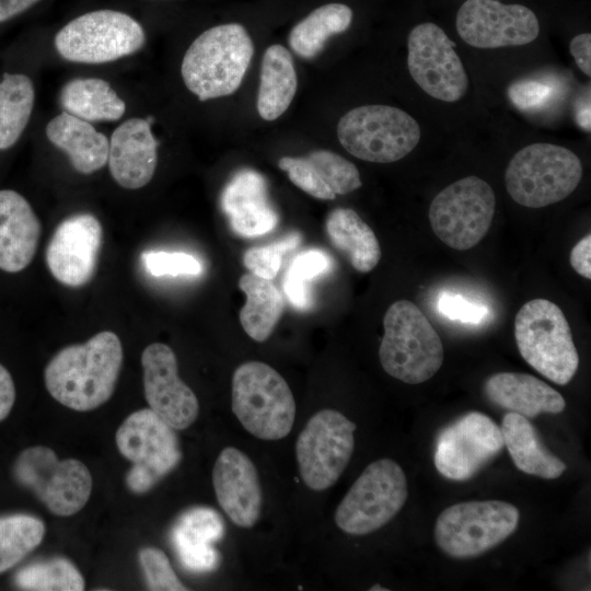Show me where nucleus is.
<instances>
[{"label":"nucleus","instance_id":"14","mask_svg":"<svg viewBox=\"0 0 591 591\" xmlns=\"http://www.w3.org/2000/svg\"><path fill=\"white\" fill-rule=\"evenodd\" d=\"M356 424L338 410L314 414L296 443L300 476L312 490L333 486L347 467L355 448Z\"/></svg>","mask_w":591,"mask_h":591},{"label":"nucleus","instance_id":"21","mask_svg":"<svg viewBox=\"0 0 591 591\" xmlns=\"http://www.w3.org/2000/svg\"><path fill=\"white\" fill-rule=\"evenodd\" d=\"M152 117L130 118L112 134L108 167L115 182L127 189L146 186L154 175L159 142L151 131Z\"/></svg>","mask_w":591,"mask_h":591},{"label":"nucleus","instance_id":"1","mask_svg":"<svg viewBox=\"0 0 591 591\" xmlns=\"http://www.w3.org/2000/svg\"><path fill=\"white\" fill-rule=\"evenodd\" d=\"M119 337L103 331L83 344L59 350L44 372L48 393L61 405L77 410H93L113 395L123 364Z\"/></svg>","mask_w":591,"mask_h":591},{"label":"nucleus","instance_id":"36","mask_svg":"<svg viewBox=\"0 0 591 591\" xmlns=\"http://www.w3.org/2000/svg\"><path fill=\"white\" fill-rule=\"evenodd\" d=\"M14 582L20 589L34 591H81L85 586L78 568L61 557L23 567L15 573Z\"/></svg>","mask_w":591,"mask_h":591},{"label":"nucleus","instance_id":"4","mask_svg":"<svg viewBox=\"0 0 591 591\" xmlns=\"http://www.w3.org/2000/svg\"><path fill=\"white\" fill-rule=\"evenodd\" d=\"M232 412L254 437L280 440L293 427L296 401L286 380L273 367L247 361L233 372Z\"/></svg>","mask_w":591,"mask_h":591},{"label":"nucleus","instance_id":"23","mask_svg":"<svg viewBox=\"0 0 591 591\" xmlns=\"http://www.w3.org/2000/svg\"><path fill=\"white\" fill-rule=\"evenodd\" d=\"M221 208L232 230L244 237H256L274 230L278 213L268 199L262 174L244 169L236 172L221 194Z\"/></svg>","mask_w":591,"mask_h":591},{"label":"nucleus","instance_id":"7","mask_svg":"<svg viewBox=\"0 0 591 591\" xmlns=\"http://www.w3.org/2000/svg\"><path fill=\"white\" fill-rule=\"evenodd\" d=\"M337 137L351 155L368 162L391 163L410 153L420 140L418 123L389 105H364L338 121Z\"/></svg>","mask_w":591,"mask_h":591},{"label":"nucleus","instance_id":"30","mask_svg":"<svg viewBox=\"0 0 591 591\" xmlns=\"http://www.w3.org/2000/svg\"><path fill=\"white\" fill-rule=\"evenodd\" d=\"M331 244L346 256L359 273H369L379 264L381 247L373 230L350 208L332 210L325 222Z\"/></svg>","mask_w":591,"mask_h":591},{"label":"nucleus","instance_id":"38","mask_svg":"<svg viewBox=\"0 0 591 591\" xmlns=\"http://www.w3.org/2000/svg\"><path fill=\"white\" fill-rule=\"evenodd\" d=\"M300 242L301 235L294 232L271 244L251 247L243 254V264L250 273L271 280L281 267L283 255L294 250Z\"/></svg>","mask_w":591,"mask_h":591},{"label":"nucleus","instance_id":"17","mask_svg":"<svg viewBox=\"0 0 591 591\" xmlns=\"http://www.w3.org/2000/svg\"><path fill=\"white\" fill-rule=\"evenodd\" d=\"M455 25L460 37L476 48L522 46L540 33L532 10L497 0H466L456 13Z\"/></svg>","mask_w":591,"mask_h":591},{"label":"nucleus","instance_id":"35","mask_svg":"<svg viewBox=\"0 0 591 591\" xmlns=\"http://www.w3.org/2000/svg\"><path fill=\"white\" fill-rule=\"evenodd\" d=\"M45 535V524L30 514L0 518V572L16 565Z\"/></svg>","mask_w":591,"mask_h":591},{"label":"nucleus","instance_id":"10","mask_svg":"<svg viewBox=\"0 0 591 591\" xmlns=\"http://www.w3.org/2000/svg\"><path fill=\"white\" fill-rule=\"evenodd\" d=\"M408 496L403 468L391 459L370 463L335 511L336 525L350 535L370 534L389 523Z\"/></svg>","mask_w":591,"mask_h":591},{"label":"nucleus","instance_id":"2","mask_svg":"<svg viewBox=\"0 0 591 591\" xmlns=\"http://www.w3.org/2000/svg\"><path fill=\"white\" fill-rule=\"evenodd\" d=\"M254 45L246 28L227 23L202 32L186 50L181 73L199 101L236 92L248 69Z\"/></svg>","mask_w":591,"mask_h":591},{"label":"nucleus","instance_id":"37","mask_svg":"<svg viewBox=\"0 0 591 591\" xmlns=\"http://www.w3.org/2000/svg\"><path fill=\"white\" fill-rule=\"evenodd\" d=\"M332 265V257L322 250L312 248L299 253L283 279V291L290 303L300 310L309 309L312 305L309 282L329 271Z\"/></svg>","mask_w":591,"mask_h":591},{"label":"nucleus","instance_id":"25","mask_svg":"<svg viewBox=\"0 0 591 591\" xmlns=\"http://www.w3.org/2000/svg\"><path fill=\"white\" fill-rule=\"evenodd\" d=\"M223 534V520L215 509L194 507L177 518L171 530V541L186 569L208 572L219 566L220 556L213 543Z\"/></svg>","mask_w":591,"mask_h":591},{"label":"nucleus","instance_id":"16","mask_svg":"<svg viewBox=\"0 0 591 591\" xmlns=\"http://www.w3.org/2000/svg\"><path fill=\"white\" fill-rule=\"evenodd\" d=\"M505 447L501 429L487 415L471 412L444 428L436 443L434 465L452 480H466Z\"/></svg>","mask_w":591,"mask_h":591},{"label":"nucleus","instance_id":"22","mask_svg":"<svg viewBox=\"0 0 591 591\" xmlns=\"http://www.w3.org/2000/svg\"><path fill=\"white\" fill-rule=\"evenodd\" d=\"M278 166L297 187L322 200H333L362 185L356 165L329 150H315L306 157H282Z\"/></svg>","mask_w":591,"mask_h":591},{"label":"nucleus","instance_id":"27","mask_svg":"<svg viewBox=\"0 0 591 591\" xmlns=\"http://www.w3.org/2000/svg\"><path fill=\"white\" fill-rule=\"evenodd\" d=\"M46 135L82 174H91L107 163L109 141L86 120L62 112L47 124Z\"/></svg>","mask_w":591,"mask_h":591},{"label":"nucleus","instance_id":"46","mask_svg":"<svg viewBox=\"0 0 591 591\" xmlns=\"http://www.w3.org/2000/svg\"><path fill=\"white\" fill-rule=\"evenodd\" d=\"M40 0H0V23L34 5Z\"/></svg>","mask_w":591,"mask_h":591},{"label":"nucleus","instance_id":"3","mask_svg":"<svg viewBox=\"0 0 591 591\" xmlns=\"http://www.w3.org/2000/svg\"><path fill=\"white\" fill-rule=\"evenodd\" d=\"M383 328L379 358L387 374L408 384H419L441 368L442 341L415 303L408 300L392 303L384 314Z\"/></svg>","mask_w":591,"mask_h":591},{"label":"nucleus","instance_id":"42","mask_svg":"<svg viewBox=\"0 0 591 591\" xmlns=\"http://www.w3.org/2000/svg\"><path fill=\"white\" fill-rule=\"evenodd\" d=\"M513 103L520 107L534 106L544 100L547 90L538 82H518L510 88Z\"/></svg>","mask_w":591,"mask_h":591},{"label":"nucleus","instance_id":"31","mask_svg":"<svg viewBox=\"0 0 591 591\" xmlns=\"http://www.w3.org/2000/svg\"><path fill=\"white\" fill-rule=\"evenodd\" d=\"M239 288L246 296L240 311V323L252 339L265 341L282 315L283 298L271 280L252 273L240 277Z\"/></svg>","mask_w":591,"mask_h":591},{"label":"nucleus","instance_id":"32","mask_svg":"<svg viewBox=\"0 0 591 591\" xmlns=\"http://www.w3.org/2000/svg\"><path fill=\"white\" fill-rule=\"evenodd\" d=\"M65 112L86 121H113L126 109L112 86L97 78H78L66 83L59 95Z\"/></svg>","mask_w":591,"mask_h":591},{"label":"nucleus","instance_id":"26","mask_svg":"<svg viewBox=\"0 0 591 591\" xmlns=\"http://www.w3.org/2000/svg\"><path fill=\"white\" fill-rule=\"evenodd\" d=\"M484 392L495 405L526 418L544 413L559 414L566 407L559 392L526 373H495L486 380Z\"/></svg>","mask_w":591,"mask_h":591},{"label":"nucleus","instance_id":"28","mask_svg":"<svg viewBox=\"0 0 591 591\" xmlns=\"http://www.w3.org/2000/svg\"><path fill=\"white\" fill-rule=\"evenodd\" d=\"M500 429L503 444L514 465L523 473L554 479L565 472L566 463L544 447L526 417L510 412L505 415Z\"/></svg>","mask_w":591,"mask_h":591},{"label":"nucleus","instance_id":"19","mask_svg":"<svg viewBox=\"0 0 591 591\" xmlns=\"http://www.w3.org/2000/svg\"><path fill=\"white\" fill-rule=\"evenodd\" d=\"M102 240V224L94 215L77 213L65 219L46 248L50 274L65 286H84L95 273Z\"/></svg>","mask_w":591,"mask_h":591},{"label":"nucleus","instance_id":"48","mask_svg":"<svg viewBox=\"0 0 591 591\" xmlns=\"http://www.w3.org/2000/svg\"><path fill=\"white\" fill-rule=\"evenodd\" d=\"M370 590H371V591H376V590L387 591L389 589L383 588V587L376 584V586H373L372 588H370Z\"/></svg>","mask_w":591,"mask_h":591},{"label":"nucleus","instance_id":"44","mask_svg":"<svg viewBox=\"0 0 591 591\" xmlns=\"http://www.w3.org/2000/svg\"><path fill=\"white\" fill-rule=\"evenodd\" d=\"M569 51L578 68L588 77L591 76V34L581 33L575 36L569 45Z\"/></svg>","mask_w":591,"mask_h":591},{"label":"nucleus","instance_id":"39","mask_svg":"<svg viewBox=\"0 0 591 591\" xmlns=\"http://www.w3.org/2000/svg\"><path fill=\"white\" fill-rule=\"evenodd\" d=\"M139 563L149 590H188L177 578L165 553L157 547H144L139 553Z\"/></svg>","mask_w":591,"mask_h":591},{"label":"nucleus","instance_id":"6","mask_svg":"<svg viewBox=\"0 0 591 591\" xmlns=\"http://www.w3.org/2000/svg\"><path fill=\"white\" fill-rule=\"evenodd\" d=\"M582 164L576 153L553 143H532L510 160L505 184L521 206L542 208L567 198L579 185Z\"/></svg>","mask_w":591,"mask_h":591},{"label":"nucleus","instance_id":"11","mask_svg":"<svg viewBox=\"0 0 591 591\" xmlns=\"http://www.w3.org/2000/svg\"><path fill=\"white\" fill-rule=\"evenodd\" d=\"M146 42L142 26L130 15L114 10L84 13L55 36V47L66 60L104 63L131 55Z\"/></svg>","mask_w":591,"mask_h":591},{"label":"nucleus","instance_id":"45","mask_svg":"<svg viewBox=\"0 0 591 591\" xmlns=\"http://www.w3.org/2000/svg\"><path fill=\"white\" fill-rule=\"evenodd\" d=\"M15 401V387L10 372L0 363V421L10 414Z\"/></svg>","mask_w":591,"mask_h":591},{"label":"nucleus","instance_id":"15","mask_svg":"<svg viewBox=\"0 0 591 591\" xmlns=\"http://www.w3.org/2000/svg\"><path fill=\"white\" fill-rule=\"evenodd\" d=\"M454 43L437 24L425 22L407 38V66L414 81L430 96L443 102L461 100L468 86Z\"/></svg>","mask_w":591,"mask_h":591},{"label":"nucleus","instance_id":"9","mask_svg":"<svg viewBox=\"0 0 591 591\" xmlns=\"http://www.w3.org/2000/svg\"><path fill=\"white\" fill-rule=\"evenodd\" d=\"M115 440L120 454L132 463L126 484L136 494L149 491L182 460L175 429L150 408L130 414L117 429Z\"/></svg>","mask_w":591,"mask_h":591},{"label":"nucleus","instance_id":"24","mask_svg":"<svg viewBox=\"0 0 591 591\" xmlns=\"http://www.w3.org/2000/svg\"><path fill=\"white\" fill-rule=\"evenodd\" d=\"M40 222L28 201L12 189L0 190V269L19 273L32 262Z\"/></svg>","mask_w":591,"mask_h":591},{"label":"nucleus","instance_id":"8","mask_svg":"<svg viewBox=\"0 0 591 591\" xmlns=\"http://www.w3.org/2000/svg\"><path fill=\"white\" fill-rule=\"evenodd\" d=\"M520 519L515 506L502 500H475L445 508L437 518L434 540L453 558L479 556L508 538Z\"/></svg>","mask_w":591,"mask_h":591},{"label":"nucleus","instance_id":"18","mask_svg":"<svg viewBox=\"0 0 591 591\" xmlns=\"http://www.w3.org/2000/svg\"><path fill=\"white\" fill-rule=\"evenodd\" d=\"M141 366L150 409L176 430L193 425L199 414L198 399L178 376L173 349L162 343L150 344L142 351Z\"/></svg>","mask_w":591,"mask_h":591},{"label":"nucleus","instance_id":"12","mask_svg":"<svg viewBox=\"0 0 591 591\" xmlns=\"http://www.w3.org/2000/svg\"><path fill=\"white\" fill-rule=\"evenodd\" d=\"M13 475L59 517L80 511L92 490V476L84 463L76 459L59 460L54 450L43 445L23 450L13 465Z\"/></svg>","mask_w":591,"mask_h":591},{"label":"nucleus","instance_id":"43","mask_svg":"<svg viewBox=\"0 0 591 591\" xmlns=\"http://www.w3.org/2000/svg\"><path fill=\"white\" fill-rule=\"evenodd\" d=\"M591 235L582 237L571 250L569 262L580 276L591 279Z\"/></svg>","mask_w":591,"mask_h":591},{"label":"nucleus","instance_id":"34","mask_svg":"<svg viewBox=\"0 0 591 591\" xmlns=\"http://www.w3.org/2000/svg\"><path fill=\"white\" fill-rule=\"evenodd\" d=\"M31 79L21 73H4L0 83V150L12 147L24 131L34 105Z\"/></svg>","mask_w":591,"mask_h":591},{"label":"nucleus","instance_id":"13","mask_svg":"<svg viewBox=\"0 0 591 591\" xmlns=\"http://www.w3.org/2000/svg\"><path fill=\"white\" fill-rule=\"evenodd\" d=\"M495 209L490 185L477 176H467L438 193L428 216L432 231L445 245L466 251L487 234Z\"/></svg>","mask_w":591,"mask_h":591},{"label":"nucleus","instance_id":"41","mask_svg":"<svg viewBox=\"0 0 591 591\" xmlns=\"http://www.w3.org/2000/svg\"><path fill=\"white\" fill-rule=\"evenodd\" d=\"M437 309L441 315L465 324H479L489 316V309L480 303L471 302L461 294L441 292Z\"/></svg>","mask_w":591,"mask_h":591},{"label":"nucleus","instance_id":"47","mask_svg":"<svg viewBox=\"0 0 591 591\" xmlns=\"http://www.w3.org/2000/svg\"><path fill=\"white\" fill-rule=\"evenodd\" d=\"M577 123L583 129L590 131V102L582 104L577 111Z\"/></svg>","mask_w":591,"mask_h":591},{"label":"nucleus","instance_id":"5","mask_svg":"<svg viewBox=\"0 0 591 591\" xmlns=\"http://www.w3.org/2000/svg\"><path fill=\"white\" fill-rule=\"evenodd\" d=\"M514 337L520 355L538 373L559 385L571 381L579 356L557 304L546 299L524 303L515 315Z\"/></svg>","mask_w":591,"mask_h":591},{"label":"nucleus","instance_id":"33","mask_svg":"<svg viewBox=\"0 0 591 591\" xmlns=\"http://www.w3.org/2000/svg\"><path fill=\"white\" fill-rule=\"evenodd\" d=\"M352 10L344 3H327L313 10L297 23L289 34V45L302 58H313L333 35L347 31Z\"/></svg>","mask_w":591,"mask_h":591},{"label":"nucleus","instance_id":"29","mask_svg":"<svg viewBox=\"0 0 591 591\" xmlns=\"http://www.w3.org/2000/svg\"><path fill=\"white\" fill-rule=\"evenodd\" d=\"M298 86L290 51L282 45L269 46L263 56L256 107L267 121L279 118L290 106Z\"/></svg>","mask_w":591,"mask_h":591},{"label":"nucleus","instance_id":"20","mask_svg":"<svg viewBox=\"0 0 591 591\" xmlns=\"http://www.w3.org/2000/svg\"><path fill=\"white\" fill-rule=\"evenodd\" d=\"M212 485L219 506L235 525H255L262 512V486L254 463L244 452L234 447L220 452L212 470Z\"/></svg>","mask_w":591,"mask_h":591},{"label":"nucleus","instance_id":"40","mask_svg":"<svg viewBox=\"0 0 591 591\" xmlns=\"http://www.w3.org/2000/svg\"><path fill=\"white\" fill-rule=\"evenodd\" d=\"M146 270L154 277L196 276L202 270L200 262L184 252L148 251L141 255Z\"/></svg>","mask_w":591,"mask_h":591}]
</instances>
